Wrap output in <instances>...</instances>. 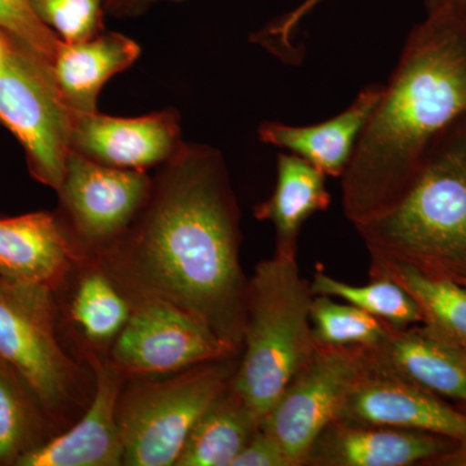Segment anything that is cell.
<instances>
[{
    "instance_id": "6da1fadb",
    "label": "cell",
    "mask_w": 466,
    "mask_h": 466,
    "mask_svg": "<svg viewBox=\"0 0 466 466\" xmlns=\"http://www.w3.org/2000/svg\"><path fill=\"white\" fill-rule=\"evenodd\" d=\"M240 247V208L222 156L183 146L130 228L91 259L131 300L173 303L240 354L249 281Z\"/></svg>"
},
{
    "instance_id": "7a4b0ae2",
    "label": "cell",
    "mask_w": 466,
    "mask_h": 466,
    "mask_svg": "<svg viewBox=\"0 0 466 466\" xmlns=\"http://www.w3.org/2000/svg\"><path fill=\"white\" fill-rule=\"evenodd\" d=\"M466 116V21L428 15L398 66L341 177L343 213L359 226L406 195L438 140Z\"/></svg>"
},
{
    "instance_id": "3957f363",
    "label": "cell",
    "mask_w": 466,
    "mask_h": 466,
    "mask_svg": "<svg viewBox=\"0 0 466 466\" xmlns=\"http://www.w3.org/2000/svg\"><path fill=\"white\" fill-rule=\"evenodd\" d=\"M355 228L370 259L466 276V116L438 140L406 195Z\"/></svg>"
},
{
    "instance_id": "277c9868",
    "label": "cell",
    "mask_w": 466,
    "mask_h": 466,
    "mask_svg": "<svg viewBox=\"0 0 466 466\" xmlns=\"http://www.w3.org/2000/svg\"><path fill=\"white\" fill-rule=\"evenodd\" d=\"M312 299L296 256L275 253L256 266L248 281L242 348L231 388L260 422L317 346Z\"/></svg>"
},
{
    "instance_id": "5b68a950",
    "label": "cell",
    "mask_w": 466,
    "mask_h": 466,
    "mask_svg": "<svg viewBox=\"0 0 466 466\" xmlns=\"http://www.w3.org/2000/svg\"><path fill=\"white\" fill-rule=\"evenodd\" d=\"M238 357L207 361L161 381L137 380L122 390L116 421L124 465L177 464L193 426L231 385Z\"/></svg>"
},
{
    "instance_id": "8992f818",
    "label": "cell",
    "mask_w": 466,
    "mask_h": 466,
    "mask_svg": "<svg viewBox=\"0 0 466 466\" xmlns=\"http://www.w3.org/2000/svg\"><path fill=\"white\" fill-rule=\"evenodd\" d=\"M0 125L23 146L34 179L58 191L72 150L73 112L50 61L15 36L0 70Z\"/></svg>"
},
{
    "instance_id": "52a82bcc",
    "label": "cell",
    "mask_w": 466,
    "mask_h": 466,
    "mask_svg": "<svg viewBox=\"0 0 466 466\" xmlns=\"http://www.w3.org/2000/svg\"><path fill=\"white\" fill-rule=\"evenodd\" d=\"M52 290L0 279V358L46 412L60 415L76 401L79 370L57 341Z\"/></svg>"
},
{
    "instance_id": "ba28073f",
    "label": "cell",
    "mask_w": 466,
    "mask_h": 466,
    "mask_svg": "<svg viewBox=\"0 0 466 466\" xmlns=\"http://www.w3.org/2000/svg\"><path fill=\"white\" fill-rule=\"evenodd\" d=\"M375 367L370 349L317 343L260 424L283 447L291 466H303L318 435L337 419L359 380Z\"/></svg>"
},
{
    "instance_id": "9c48e42d",
    "label": "cell",
    "mask_w": 466,
    "mask_h": 466,
    "mask_svg": "<svg viewBox=\"0 0 466 466\" xmlns=\"http://www.w3.org/2000/svg\"><path fill=\"white\" fill-rule=\"evenodd\" d=\"M131 302L130 319L110 352V360L125 375H167L240 355L200 319L173 303L158 299Z\"/></svg>"
},
{
    "instance_id": "30bf717a",
    "label": "cell",
    "mask_w": 466,
    "mask_h": 466,
    "mask_svg": "<svg viewBox=\"0 0 466 466\" xmlns=\"http://www.w3.org/2000/svg\"><path fill=\"white\" fill-rule=\"evenodd\" d=\"M152 184L146 170L108 167L70 150L57 192L76 238L95 256L130 228Z\"/></svg>"
},
{
    "instance_id": "8fae6325",
    "label": "cell",
    "mask_w": 466,
    "mask_h": 466,
    "mask_svg": "<svg viewBox=\"0 0 466 466\" xmlns=\"http://www.w3.org/2000/svg\"><path fill=\"white\" fill-rule=\"evenodd\" d=\"M337 419L443 435L466 443V413L377 366L359 380Z\"/></svg>"
},
{
    "instance_id": "7c38bea8",
    "label": "cell",
    "mask_w": 466,
    "mask_h": 466,
    "mask_svg": "<svg viewBox=\"0 0 466 466\" xmlns=\"http://www.w3.org/2000/svg\"><path fill=\"white\" fill-rule=\"evenodd\" d=\"M95 377V392L82 419L18 460L17 466L124 465L116 408L124 390V370L112 360L86 351Z\"/></svg>"
},
{
    "instance_id": "4fadbf2b",
    "label": "cell",
    "mask_w": 466,
    "mask_h": 466,
    "mask_svg": "<svg viewBox=\"0 0 466 466\" xmlns=\"http://www.w3.org/2000/svg\"><path fill=\"white\" fill-rule=\"evenodd\" d=\"M458 444L440 434L336 419L318 435L303 466L431 465Z\"/></svg>"
},
{
    "instance_id": "5bb4252c",
    "label": "cell",
    "mask_w": 466,
    "mask_h": 466,
    "mask_svg": "<svg viewBox=\"0 0 466 466\" xmlns=\"http://www.w3.org/2000/svg\"><path fill=\"white\" fill-rule=\"evenodd\" d=\"M182 147L177 116L173 112L140 118L73 113L70 148L99 164L146 170L167 162Z\"/></svg>"
},
{
    "instance_id": "9a60e30c",
    "label": "cell",
    "mask_w": 466,
    "mask_h": 466,
    "mask_svg": "<svg viewBox=\"0 0 466 466\" xmlns=\"http://www.w3.org/2000/svg\"><path fill=\"white\" fill-rule=\"evenodd\" d=\"M86 259L54 214L0 219V279L54 289Z\"/></svg>"
},
{
    "instance_id": "2e32d148",
    "label": "cell",
    "mask_w": 466,
    "mask_h": 466,
    "mask_svg": "<svg viewBox=\"0 0 466 466\" xmlns=\"http://www.w3.org/2000/svg\"><path fill=\"white\" fill-rule=\"evenodd\" d=\"M372 350L379 370L466 404V350L425 324L392 327Z\"/></svg>"
},
{
    "instance_id": "e0dca14e",
    "label": "cell",
    "mask_w": 466,
    "mask_h": 466,
    "mask_svg": "<svg viewBox=\"0 0 466 466\" xmlns=\"http://www.w3.org/2000/svg\"><path fill=\"white\" fill-rule=\"evenodd\" d=\"M382 90L383 85L367 86L348 108L320 124L266 122L259 127V139L299 156L327 177L341 179Z\"/></svg>"
},
{
    "instance_id": "ac0fdd59",
    "label": "cell",
    "mask_w": 466,
    "mask_h": 466,
    "mask_svg": "<svg viewBox=\"0 0 466 466\" xmlns=\"http://www.w3.org/2000/svg\"><path fill=\"white\" fill-rule=\"evenodd\" d=\"M139 54V46L118 33H100L85 42H63L52 63V72L69 109L76 115L96 112L103 86L127 69Z\"/></svg>"
},
{
    "instance_id": "d6986e66",
    "label": "cell",
    "mask_w": 466,
    "mask_h": 466,
    "mask_svg": "<svg viewBox=\"0 0 466 466\" xmlns=\"http://www.w3.org/2000/svg\"><path fill=\"white\" fill-rule=\"evenodd\" d=\"M276 171L274 192L257 205L254 216L274 225L275 253L297 257L303 225L314 214L328 210L332 200L325 184L327 175L291 153L278 156Z\"/></svg>"
},
{
    "instance_id": "ffe728a7",
    "label": "cell",
    "mask_w": 466,
    "mask_h": 466,
    "mask_svg": "<svg viewBox=\"0 0 466 466\" xmlns=\"http://www.w3.org/2000/svg\"><path fill=\"white\" fill-rule=\"evenodd\" d=\"M260 424L229 385L193 426L175 466H231Z\"/></svg>"
},
{
    "instance_id": "44dd1931",
    "label": "cell",
    "mask_w": 466,
    "mask_h": 466,
    "mask_svg": "<svg viewBox=\"0 0 466 466\" xmlns=\"http://www.w3.org/2000/svg\"><path fill=\"white\" fill-rule=\"evenodd\" d=\"M370 276H385L412 297L422 324L466 350V288L453 279L425 274L390 260L370 259Z\"/></svg>"
},
{
    "instance_id": "7402d4cb",
    "label": "cell",
    "mask_w": 466,
    "mask_h": 466,
    "mask_svg": "<svg viewBox=\"0 0 466 466\" xmlns=\"http://www.w3.org/2000/svg\"><path fill=\"white\" fill-rule=\"evenodd\" d=\"M70 303V318L91 345L115 342L130 319L133 302L112 276L90 259Z\"/></svg>"
},
{
    "instance_id": "603a6c76",
    "label": "cell",
    "mask_w": 466,
    "mask_h": 466,
    "mask_svg": "<svg viewBox=\"0 0 466 466\" xmlns=\"http://www.w3.org/2000/svg\"><path fill=\"white\" fill-rule=\"evenodd\" d=\"M370 279L368 284H349L332 278L323 267L318 266L309 289L314 296L341 299L397 328L422 324L421 311L406 289L385 276Z\"/></svg>"
},
{
    "instance_id": "cb8c5ba5",
    "label": "cell",
    "mask_w": 466,
    "mask_h": 466,
    "mask_svg": "<svg viewBox=\"0 0 466 466\" xmlns=\"http://www.w3.org/2000/svg\"><path fill=\"white\" fill-rule=\"evenodd\" d=\"M32 397L16 370L0 358V465H16L42 444L38 401Z\"/></svg>"
},
{
    "instance_id": "d4e9b609",
    "label": "cell",
    "mask_w": 466,
    "mask_h": 466,
    "mask_svg": "<svg viewBox=\"0 0 466 466\" xmlns=\"http://www.w3.org/2000/svg\"><path fill=\"white\" fill-rule=\"evenodd\" d=\"M309 317L315 342L320 345L376 349L394 327L351 303L336 302L327 296H314Z\"/></svg>"
},
{
    "instance_id": "484cf974",
    "label": "cell",
    "mask_w": 466,
    "mask_h": 466,
    "mask_svg": "<svg viewBox=\"0 0 466 466\" xmlns=\"http://www.w3.org/2000/svg\"><path fill=\"white\" fill-rule=\"evenodd\" d=\"M36 17L64 43L88 41L103 33L106 0H29Z\"/></svg>"
},
{
    "instance_id": "4316f807",
    "label": "cell",
    "mask_w": 466,
    "mask_h": 466,
    "mask_svg": "<svg viewBox=\"0 0 466 466\" xmlns=\"http://www.w3.org/2000/svg\"><path fill=\"white\" fill-rule=\"evenodd\" d=\"M0 29L18 39L51 66L63 41L34 14L29 0H0Z\"/></svg>"
},
{
    "instance_id": "83f0119b",
    "label": "cell",
    "mask_w": 466,
    "mask_h": 466,
    "mask_svg": "<svg viewBox=\"0 0 466 466\" xmlns=\"http://www.w3.org/2000/svg\"><path fill=\"white\" fill-rule=\"evenodd\" d=\"M231 466H291L278 440L262 425L251 435Z\"/></svg>"
},
{
    "instance_id": "f1b7e54d",
    "label": "cell",
    "mask_w": 466,
    "mask_h": 466,
    "mask_svg": "<svg viewBox=\"0 0 466 466\" xmlns=\"http://www.w3.org/2000/svg\"><path fill=\"white\" fill-rule=\"evenodd\" d=\"M320 2H323V0H303L299 7L294 8L289 14L284 15L275 23L269 24L259 34L258 39L267 43L268 47L275 48L278 54H280L281 51H287L289 54L294 30L299 25L300 21L308 16L309 12L317 7Z\"/></svg>"
},
{
    "instance_id": "f546056e",
    "label": "cell",
    "mask_w": 466,
    "mask_h": 466,
    "mask_svg": "<svg viewBox=\"0 0 466 466\" xmlns=\"http://www.w3.org/2000/svg\"><path fill=\"white\" fill-rule=\"evenodd\" d=\"M164 2L180 3L184 0H106V12L119 17L135 16L146 12L150 5Z\"/></svg>"
},
{
    "instance_id": "4dcf8cb0",
    "label": "cell",
    "mask_w": 466,
    "mask_h": 466,
    "mask_svg": "<svg viewBox=\"0 0 466 466\" xmlns=\"http://www.w3.org/2000/svg\"><path fill=\"white\" fill-rule=\"evenodd\" d=\"M426 14L466 21V0H424Z\"/></svg>"
},
{
    "instance_id": "1f68e13d",
    "label": "cell",
    "mask_w": 466,
    "mask_h": 466,
    "mask_svg": "<svg viewBox=\"0 0 466 466\" xmlns=\"http://www.w3.org/2000/svg\"><path fill=\"white\" fill-rule=\"evenodd\" d=\"M431 465L466 466V443H459L456 449L435 459Z\"/></svg>"
},
{
    "instance_id": "d6a6232c",
    "label": "cell",
    "mask_w": 466,
    "mask_h": 466,
    "mask_svg": "<svg viewBox=\"0 0 466 466\" xmlns=\"http://www.w3.org/2000/svg\"><path fill=\"white\" fill-rule=\"evenodd\" d=\"M12 35L0 29V70L5 66L9 50H11Z\"/></svg>"
},
{
    "instance_id": "836d02e7",
    "label": "cell",
    "mask_w": 466,
    "mask_h": 466,
    "mask_svg": "<svg viewBox=\"0 0 466 466\" xmlns=\"http://www.w3.org/2000/svg\"><path fill=\"white\" fill-rule=\"evenodd\" d=\"M456 281H458V283L461 285H464V287L466 288V276H462V278L456 279Z\"/></svg>"
}]
</instances>
